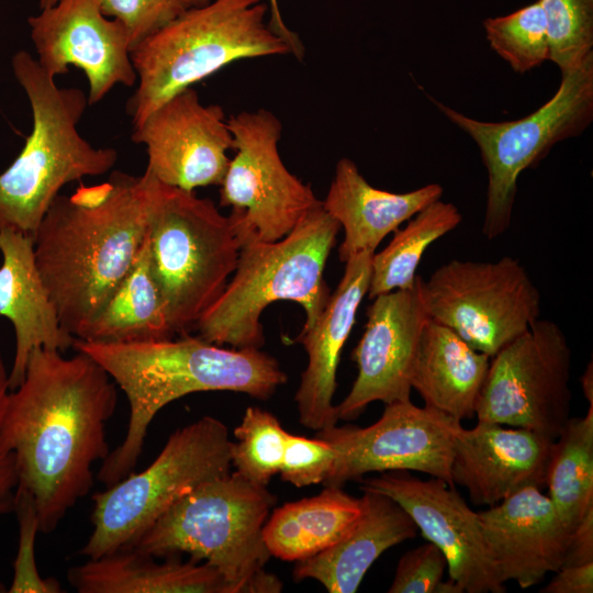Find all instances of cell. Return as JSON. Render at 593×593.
<instances>
[{
	"label": "cell",
	"instance_id": "6da1fadb",
	"mask_svg": "<svg viewBox=\"0 0 593 593\" xmlns=\"http://www.w3.org/2000/svg\"><path fill=\"white\" fill-rule=\"evenodd\" d=\"M116 383L90 356L37 347L24 379L9 393L0 452H13L18 488L34 499L40 532H54L93 486L92 467L110 454L105 425Z\"/></svg>",
	"mask_w": 593,
	"mask_h": 593
},
{
	"label": "cell",
	"instance_id": "7a4b0ae2",
	"mask_svg": "<svg viewBox=\"0 0 593 593\" xmlns=\"http://www.w3.org/2000/svg\"><path fill=\"white\" fill-rule=\"evenodd\" d=\"M155 177L114 171L58 194L34 235L36 265L63 328L81 339L145 240Z\"/></svg>",
	"mask_w": 593,
	"mask_h": 593
},
{
	"label": "cell",
	"instance_id": "3957f363",
	"mask_svg": "<svg viewBox=\"0 0 593 593\" xmlns=\"http://www.w3.org/2000/svg\"><path fill=\"white\" fill-rule=\"evenodd\" d=\"M72 348L94 359L130 404L125 437L97 474L105 486L134 471L149 424L170 402L204 391H232L266 400L287 381L278 360L260 349H227L190 334L122 344L76 339Z\"/></svg>",
	"mask_w": 593,
	"mask_h": 593
},
{
	"label": "cell",
	"instance_id": "277c9868",
	"mask_svg": "<svg viewBox=\"0 0 593 593\" xmlns=\"http://www.w3.org/2000/svg\"><path fill=\"white\" fill-rule=\"evenodd\" d=\"M240 242L233 278L204 312L195 328L201 338L233 348L260 349L265 343L261 314L276 301H292L305 312L302 329L324 310L331 291L324 279L327 258L340 228L320 204L281 239L265 242L232 209Z\"/></svg>",
	"mask_w": 593,
	"mask_h": 593
},
{
	"label": "cell",
	"instance_id": "5b68a950",
	"mask_svg": "<svg viewBox=\"0 0 593 593\" xmlns=\"http://www.w3.org/2000/svg\"><path fill=\"white\" fill-rule=\"evenodd\" d=\"M12 71L32 111L25 144L0 172V230L31 236L61 188L110 171L119 158L111 147H94L78 131L88 97L78 88H59L26 51L11 59Z\"/></svg>",
	"mask_w": 593,
	"mask_h": 593
},
{
	"label": "cell",
	"instance_id": "8992f818",
	"mask_svg": "<svg viewBox=\"0 0 593 593\" xmlns=\"http://www.w3.org/2000/svg\"><path fill=\"white\" fill-rule=\"evenodd\" d=\"M276 496L238 472L211 479L180 497L132 546L155 558L187 553L214 567L235 593H278L265 567L262 529Z\"/></svg>",
	"mask_w": 593,
	"mask_h": 593
},
{
	"label": "cell",
	"instance_id": "52a82bcc",
	"mask_svg": "<svg viewBox=\"0 0 593 593\" xmlns=\"http://www.w3.org/2000/svg\"><path fill=\"white\" fill-rule=\"evenodd\" d=\"M267 11L262 0H211L139 43L131 52L137 86L126 102L133 127L174 94L233 61L293 54L266 23Z\"/></svg>",
	"mask_w": 593,
	"mask_h": 593
},
{
	"label": "cell",
	"instance_id": "ba28073f",
	"mask_svg": "<svg viewBox=\"0 0 593 593\" xmlns=\"http://www.w3.org/2000/svg\"><path fill=\"white\" fill-rule=\"evenodd\" d=\"M147 239L171 329L187 335L236 269L240 242L234 219L223 215L211 199L155 178Z\"/></svg>",
	"mask_w": 593,
	"mask_h": 593
},
{
	"label": "cell",
	"instance_id": "9c48e42d",
	"mask_svg": "<svg viewBox=\"0 0 593 593\" xmlns=\"http://www.w3.org/2000/svg\"><path fill=\"white\" fill-rule=\"evenodd\" d=\"M227 426L203 416L175 430L157 458L92 495V532L79 553L99 558L136 540L180 497L231 471Z\"/></svg>",
	"mask_w": 593,
	"mask_h": 593
},
{
	"label": "cell",
	"instance_id": "30bf717a",
	"mask_svg": "<svg viewBox=\"0 0 593 593\" xmlns=\"http://www.w3.org/2000/svg\"><path fill=\"white\" fill-rule=\"evenodd\" d=\"M478 145L488 170L483 235L494 239L511 226L517 180L559 142L581 135L593 121V56L561 75L555 94L525 118L505 122L471 119L429 97Z\"/></svg>",
	"mask_w": 593,
	"mask_h": 593
},
{
	"label": "cell",
	"instance_id": "8fae6325",
	"mask_svg": "<svg viewBox=\"0 0 593 593\" xmlns=\"http://www.w3.org/2000/svg\"><path fill=\"white\" fill-rule=\"evenodd\" d=\"M419 292L428 317L493 357L540 315V292L519 260H450Z\"/></svg>",
	"mask_w": 593,
	"mask_h": 593
},
{
	"label": "cell",
	"instance_id": "7c38bea8",
	"mask_svg": "<svg viewBox=\"0 0 593 593\" xmlns=\"http://www.w3.org/2000/svg\"><path fill=\"white\" fill-rule=\"evenodd\" d=\"M571 348L560 326L537 318L491 357L475 403L478 421L555 439L570 418Z\"/></svg>",
	"mask_w": 593,
	"mask_h": 593
},
{
	"label": "cell",
	"instance_id": "4fadbf2b",
	"mask_svg": "<svg viewBox=\"0 0 593 593\" xmlns=\"http://www.w3.org/2000/svg\"><path fill=\"white\" fill-rule=\"evenodd\" d=\"M227 125L236 154L220 184V205L238 210L261 240L281 239L321 201L284 166L278 150L282 125L272 112H240Z\"/></svg>",
	"mask_w": 593,
	"mask_h": 593
},
{
	"label": "cell",
	"instance_id": "5bb4252c",
	"mask_svg": "<svg viewBox=\"0 0 593 593\" xmlns=\"http://www.w3.org/2000/svg\"><path fill=\"white\" fill-rule=\"evenodd\" d=\"M460 421L411 400L385 404L381 417L368 427L336 425L317 432L336 451L324 486H339L371 472L417 471L451 481L452 447Z\"/></svg>",
	"mask_w": 593,
	"mask_h": 593
},
{
	"label": "cell",
	"instance_id": "9a60e30c",
	"mask_svg": "<svg viewBox=\"0 0 593 593\" xmlns=\"http://www.w3.org/2000/svg\"><path fill=\"white\" fill-rule=\"evenodd\" d=\"M131 138L146 148L145 170L186 191L220 186L234 147L222 107L202 104L192 87L157 107L133 127Z\"/></svg>",
	"mask_w": 593,
	"mask_h": 593
},
{
	"label": "cell",
	"instance_id": "2e32d148",
	"mask_svg": "<svg viewBox=\"0 0 593 593\" xmlns=\"http://www.w3.org/2000/svg\"><path fill=\"white\" fill-rule=\"evenodd\" d=\"M36 60L52 77L80 68L89 86L88 104L116 85L137 81L124 25L105 16L98 0H58L27 20Z\"/></svg>",
	"mask_w": 593,
	"mask_h": 593
},
{
	"label": "cell",
	"instance_id": "e0dca14e",
	"mask_svg": "<svg viewBox=\"0 0 593 593\" xmlns=\"http://www.w3.org/2000/svg\"><path fill=\"white\" fill-rule=\"evenodd\" d=\"M361 490L382 493L400 504L424 538L447 560L448 574L466 593H504L481 530L478 512L445 481L421 480L405 470L361 480Z\"/></svg>",
	"mask_w": 593,
	"mask_h": 593
},
{
	"label": "cell",
	"instance_id": "ac0fdd59",
	"mask_svg": "<svg viewBox=\"0 0 593 593\" xmlns=\"http://www.w3.org/2000/svg\"><path fill=\"white\" fill-rule=\"evenodd\" d=\"M412 288L374 296L367 310L365 332L353 350L358 373L345 399L336 405L338 419L357 418L374 401L390 404L411 400V371L428 315L419 292Z\"/></svg>",
	"mask_w": 593,
	"mask_h": 593
},
{
	"label": "cell",
	"instance_id": "d6986e66",
	"mask_svg": "<svg viewBox=\"0 0 593 593\" xmlns=\"http://www.w3.org/2000/svg\"><path fill=\"white\" fill-rule=\"evenodd\" d=\"M478 517L495 572L502 583L530 588L562 567L569 529L552 502L537 486H526Z\"/></svg>",
	"mask_w": 593,
	"mask_h": 593
},
{
	"label": "cell",
	"instance_id": "ffe728a7",
	"mask_svg": "<svg viewBox=\"0 0 593 593\" xmlns=\"http://www.w3.org/2000/svg\"><path fill=\"white\" fill-rule=\"evenodd\" d=\"M552 439L526 429L478 421L461 425L452 447V484L465 488L475 505L493 506L526 486H546Z\"/></svg>",
	"mask_w": 593,
	"mask_h": 593
},
{
	"label": "cell",
	"instance_id": "44dd1931",
	"mask_svg": "<svg viewBox=\"0 0 593 593\" xmlns=\"http://www.w3.org/2000/svg\"><path fill=\"white\" fill-rule=\"evenodd\" d=\"M373 254H358L345 262L344 275L324 310L295 339L307 354V365L294 396L299 421L307 428L318 432L339 421L333 403L337 367L358 307L368 293Z\"/></svg>",
	"mask_w": 593,
	"mask_h": 593
},
{
	"label": "cell",
	"instance_id": "7402d4cb",
	"mask_svg": "<svg viewBox=\"0 0 593 593\" xmlns=\"http://www.w3.org/2000/svg\"><path fill=\"white\" fill-rule=\"evenodd\" d=\"M0 316L14 328L15 351L9 373L10 390L24 379L30 354L37 347L64 353L76 338L57 316L40 275L34 239L20 232L0 230Z\"/></svg>",
	"mask_w": 593,
	"mask_h": 593
},
{
	"label": "cell",
	"instance_id": "603a6c76",
	"mask_svg": "<svg viewBox=\"0 0 593 593\" xmlns=\"http://www.w3.org/2000/svg\"><path fill=\"white\" fill-rule=\"evenodd\" d=\"M444 189L428 183L413 191L394 193L372 187L356 164L342 158L322 205L344 230L339 259L376 253L382 239L429 203L441 198Z\"/></svg>",
	"mask_w": 593,
	"mask_h": 593
},
{
	"label": "cell",
	"instance_id": "cb8c5ba5",
	"mask_svg": "<svg viewBox=\"0 0 593 593\" xmlns=\"http://www.w3.org/2000/svg\"><path fill=\"white\" fill-rule=\"evenodd\" d=\"M362 491L356 525L331 548L296 561L294 581L312 579L329 593H354L385 550L415 538L418 528L400 504L382 493Z\"/></svg>",
	"mask_w": 593,
	"mask_h": 593
},
{
	"label": "cell",
	"instance_id": "d4e9b609",
	"mask_svg": "<svg viewBox=\"0 0 593 593\" xmlns=\"http://www.w3.org/2000/svg\"><path fill=\"white\" fill-rule=\"evenodd\" d=\"M167 558L127 547L70 568L67 578L79 593H235L208 562Z\"/></svg>",
	"mask_w": 593,
	"mask_h": 593
},
{
	"label": "cell",
	"instance_id": "484cf974",
	"mask_svg": "<svg viewBox=\"0 0 593 593\" xmlns=\"http://www.w3.org/2000/svg\"><path fill=\"white\" fill-rule=\"evenodd\" d=\"M490 360L454 331L428 317L413 361L411 388L426 406L458 421L471 418Z\"/></svg>",
	"mask_w": 593,
	"mask_h": 593
},
{
	"label": "cell",
	"instance_id": "4316f807",
	"mask_svg": "<svg viewBox=\"0 0 593 593\" xmlns=\"http://www.w3.org/2000/svg\"><path fill=\"white\" fill-rule=\"evenodd\" d=\"M361 512L360 499L343 488L324 486L317 495L273 510L264 525V541L270 556L296 562L337 544L356 525Z\"/></svg>",
	"mask_w": 593,
	"mask_h": 593
},
{
	"label": "cell",
	"instance_id": "83f0119b",
	"mask_svg": "<svg viewBox=\"0 0 593 593\" xmlns=\"http://www.w3.org/2000/svg\"><path fill=\"white\" fill-rule=\"evenodd\" d=\"M165 303L153 276L147 233L130 271L81 340L122 344L172 338Z\"/></svg>",
	"mask_w": 593,
	"mask_h": 593
},
{
	"label": "cell",
	"instance_id": "f1b7e54d",
	"mask_svg": "<svg viewBox=\"0 0 593 593\" xmlns=\"http://www.w3.org/2000/svg\"><path fill=\"white\" fill-rule=\"evenodd\" d=\"M548 497L569 529L593 508V404L583 417H570L550 448Z\"/></svg>",
	"mask_w": 593,
	"mask_h": 593
},
{
	"label": "cell",
	"instance_id": "f546056e",
	"mask_svg": "<svg viewBox=\"0 0 593 593\" xmlns=\"http://www.w3.org/2000/svg\"><path fill=\"white\" fill-rule=\"evenodd\" d=\"M462 214L451 202L440 199L414 214L402 230H396L391 242L371 259L368 296L412 288L416 270L427 247L455 230Z\"/></svg>",
	"mask_w": 593,
	"mask_h": 593
},
{
	"label": "cell",
	"instance_id": "4dcf8cb0",
	"mask_svg": "<svg viewBox=\"0 0 593 593\" xmlns=\"http://www.w3.org/2000/svg\"><path fill=\"white\" fill-rule=\"evenodd\" d=\"M288 432L269 411L248 406L234 429L231 458L235 471L248 481L267 486L279 473Z\"/></svg>",
	"mask_w": 593,
	"mask_h": 593
},
{
	"label": "cell",
	"instance_id": "1f68e13d",
	"mask_svg": "<svg viewBox=\"0 0 593 593\" xmlns=\"http://www.w3.org/2000/svg\"><path fill=\"white\" fill-rule=\"evenodd\" d=\"M491 48L517 74L549 59V43L541 0L507 15L483 21Z\"/></svg>",
	"mask_w": 593,
	"mask_h": 593
},
{
	"label": "cell",
	"instance_id": "d6a6232c",
	"mask_svg": "<svg viewBox=\"0 0 593 593\" xmlns=\"http://www.w3.org/2000/svg\"><path fill=\"white\" fill-rule=\"evenodd\" d=\"M549 59L561 75L593 56V0H541Z\"/></svg>",
	"mask_w": 593,
	"mask_h": 593
},
{
	"label": "cell",
	"instance_id": "836d02e7",
	"mask_svg": "<svg viewBox=\"0 0 593 593\" xmlns=\"http://www.w3.org/2000/svg\"><path fill=\"white\" fill-rule=\"evenodd\" d=\"M19 522V547L13 563L10 593H59L60 583L55 579L42 578L35 562V538L40 522L33 496L16 486L14 507Z\"/></svg>",
	"mask_w": 593,
	"mask_h": 593
},
{
	"label": "cell",
	"instance_id": "e575fe53",
	"mask_svg": "<svg viewBox=\"0 0 593 593\" xmlns=\"http://www.w3.org/2000/svg\"><path fill=\"white\" fill-rule=\"evenodd\" d=\"M101 12L120 21L131 52L148 36L190 8L187 0H98Z\"/></svg>",
	"mask_w": 593,
	"mask_h": 593
},
{
	"label": "cell",
	"instance_id": "d590c367",
	"mask_svg": "<svg viewBox=\"0 0 593 593\" xmlns=\"http://www.w3.org/2000/svg\"><path fill=\"white\" fill-rule=\"evenodd\" d=\"M335 458L336 451L328 441L288 433L279 473L283 481L296 488L323 484Z\"/></svg>",
	"mask_w": 593,
	"mask_h": 593
},
{
	"label": "cell",
	"instance_id": "8d00e7d4",
	"mask_svg": "<svg viewBox=\"0 0 593 593\" xmlns=\"http://www.w3.org/2000/svg\"><path fill=\"white\" fill-rule=\"evenodd\" d=\"M447 560L433 542L405 552L399 560L389 593H434Z\"/></svg>",
	"mask_w": 593,
	"mask_h": 593
},
{
	"label": "cell",
	"instance_id": "74e56055",
	"mask_svg": "<svg viewBox=\"0 0 593 593\" xmlns=\"http://www.w3.org/2000/svg\"><path fill=\"white\" fill-rule=\"evenodd\" d=\"M590 562H593V508L571 530L561 568Z\"/></svg>",
	"mask_w": 593,
	"mask_h": 593
},
{
	"label": "cell",
	"instance_id": "f35d334b",
	"mask_svg": "<svg viewBox=\"0 0 593 593\" xmlns=\"http://www.w3.org/2000/svg\"><path fill=\"white\" fill-rule=\"evenodd\" d=\"M541 590L542 593H592L593 562L563 567Z\"/></svg>",
	"mask_w": 593,
	"mask_h": 593
},
{
	"label": "cell",
	"instance_id": "ab89813d",
	"mask_svg": "<svg viewBox=\"0 0 593 593\" xmlns=\"http://www.w3.org/2000/svg\"><path fill=\"white\" fill-rule=\"evenodd\" d=\"M18 482L13 452H0V517L13 511Z\"/></svg>",
	"mask_w": 593,
	"mask_h": 593
},
{
	"label": "cell",
	"instance_id": "60d3db41",
	"mask_svg": "<svg viewBox=\"0 0 593 593\" xmlns=\"http://www.w3.org/2000/svg\"><path fill=\"white\" fill-rule=\"evenodd\" d=\"M211 0H187L190 8L200 7L209 3ZM270 1V21L268 22L270 27L282 38H284L293 48V55L299 59L303 57V46L295 33H293L284 23L278 0Z\"/></svg>",
	"mask_w": 593,
	"mask_h": 593
},
{
	"label": "cell",
	"instance_id": "b9f144b4",
	"mask_svg": "<svg viewBox=\"0 0 593 593\" xmlns=\"http://www.w3.org/2000/svg\"><path fill=\"white\" fill-rule=\"evenodd\" d=\"M9 373L7 372L4 361L0 351V424L5 411L8 398H9Z\"/></svg>",
	"mask_w": 593,
	"mask_h": 593
},
{
	"label": "cell",
	"instance_id": "7bdbcfd3",
	"mask_svg": "<svg viewBox=\"0 0 593 593\" xmlns=\"http://www.w3.org/2000/svg\"><path fill=\"white\" fill-rule=\"evenodd\" d=\"M583 393L589 402L593 404V368L592 361L588 365L582 378H581Z\"/></svg>",
	"mask_w": 593,
	"mask_h": 593
},
{
	"label": "cell",
	"instance_id": "ee69618b",
	"mask_svg": "<svg viewBox=\"0 0 593 593\" xmlns=\"http://www.w3.org/2000/svg\"><path fill=\"white\" fill-rule=\"evenodd\" d=\"M434 593H465V590L458 581L449 577L448 580L441 579L437 583Z\"/></svg>",
	"mask_w": 593,
	"mask_h": 593
},
{
	"label": "cell",
	"instance_id": "f6af8a7d",
	"mask_svg": "<svg viewBox=\"0 0 593 593\" xmlns=\"http://www.w3.org/2000/svg\"><path fill=\"white\" fill-rule=\"evenodd\" d=\"M38 1V4H40V8L41 9H45V8H48L53 4H55L58 0H37Z\"/></svg>",
	"mask_w": 593,
	"mask_h": 593
}]
</instances>
